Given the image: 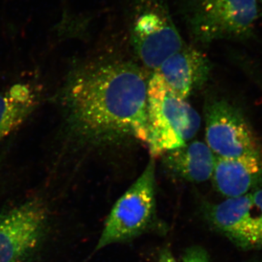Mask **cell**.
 <instances>
[{"mask_svg": "<svg viewBox=\"0 0 262 262\" xmlns=\"http://www.w3.org/2000/svg\"><path fill=\"white\" fill-rule=\"evenodd\" d=\"M183 262H211L206 250L201 246H193L184 251Z\"/></svg>", "mask_w": 262, "mask_h": 262, "instance_id": "cell-13", "label": "cell"}, {"mask_svg": "<svg viewBox=\"0 0 262 262\" xmlns=\"http://www.w3.org/2000/svg\"><path fill=\"white\" fill-rule=\"evenodd\" d=\"M180 8L189 35L203 45L251 39L260 13L258 0H181Z\"/></svg>", "mask_w": 262, "mask_h": 262, "instance_id": "cell-2", "label": "cell"}, {"mask_svg": "<svg viewBox=\"0 0 262 262\" xmlns=\"http://www.w3.org/2000/svg\"><path fill=\"white\" fill-rule=\"evenodd\" d=\"M52 212L41 194L0 211V262H34L51 232Z\"/></svg>", "mask_w": 262, "mask_h": 262, "instance_id": "cell-5", "label": "cell"}, {"mask_svg": "<svg viewBox=\"0 0 262 262\" xmlns=\"http://www.w3.org/2000/svg\"><path fill=\"white\" fill-rule=\"evenodd\" d=\"M147 84L140 66L117 55L76 66L56 96L63 140L74 149L147 146Z\"/></svg>", "mask_w": 262, "mask_h": 262, "instance_id": "cell-1", "label": "cell"}, {"mask_svg": "<svg viewBox=\"0 0 262 262\" xmlns=\"http://www.w3.org/2000/svg\"><path fill=\"white\" fill-rule=\"evenodd\" d=\"M167 170L177 178L192 183L204 182L213 175L216 156L206 143L191 141L162 155Z\"/></svg>", "mask_w": 262, "mask_h": 262, "instance_id": "cell-12", "label": "cell"}, {"mask_svg": "<svg viewBox=\"0 0 262 262\" xmlns=\"http://www.w3.org/2000/svg\"><path fill=\"white\" fill-rule=\"evenodd\" d=\"M155 158L112 208L94 251L110 245L127 242L142 234L165 227L156 208Z\"/></svg>", "mask_w": 262, "mask_h": 262, "instance_id": "cell-4", "label": "cell"}, {"mask_svg": "<svg viewBox=\"0 0 262 262\" xmlns=\"http://www.w3.org/2000/svg\"><path fill=\"white\" fill-rule=\"evenodd\" d=\"M211 69V62L206 54L186 43L153 72L174 94L187 100L204 85Z\"/></svg>", "mask_w": 262, "mask_h": 262, "instance_id": "cell-9", "label": "cell"}, {"mask_svg": "<svg viewBox=\"0 0 262 262\" xmlns=\"http://www.w3.org/2000/svg\"><path fill=\"white\" fill-rule=\"evenodd\" d=\"M213 186L226 198H235L262 188V163L252 158L216 157Z\"/></svg>", "mask_w": 262, "mask_h": 262, "instance_id": "cell-10", "label": "cell"}, {"mask_svg": "<svg viewBox=\"0 0 262 262\" xmlns=\"http://www.w3.org/2000/svg\"><path fill=\"white\" fill-rule=\"evenodd\" d=\"M42 99V88L35 82H16L0 91V144L32 116Z\"/></svg>", "mask_w": 262, "mask_h": 262, "instance_id": "cell-11", "label": "cell"}, {"mask_svg": "<svg viewBox=\"0 0 262 262\" xmlns=\"http://www.w3.org/2000/svg\"><path fill=\"white\" fill-rule=\"evenodd\" d=\"M248 73H249V75L251 76L252 80L256 82L258 87L262 91V77L261 74H260L256 69L252 68V67H251V68L249 67V68H248Z\"/></svg>", "mask_w": 262, "mask_h": 262, "instance_id": "cell-15", "label": "cell"}, {"mask_svg": "<svg viewBox=\"0 0 262 262\" xmlns=\"http://www.w3.org/2000/svg\"><path fill=\"white\" fill-rule=\"evenodd\" d=\"M127 12L131 47L149 70H156L186 44L166 0H128Z\"/></svg>", "mask_w": 262, "mask_h": 262, "instance_id": "cell-6", "label": "cell"}, {"mask_svg": "<svg viewBox=\"0 0 262 262\" xmlns=\"http://www.w3.org/2000/svg\"><path fill=\"white\" fill-rule=\"evenodd\" d=\"M260 12H261L262 15V0H261V11Z\"/></svg>", "mask_w": 262, "mask_h": 262, "instance_id": "cell-16", "label": "cell"}, {"mask_svg": "<svg viewBox=\"0 0 262 262\" xmlns=\"http://www.w3.org/2000/svg\"><path fill=\"white\" fill-rule=\"evenodd\" d=\"M158 262H177L173 253L168 248H165L160 251Z\"/></svg>", "mask_w": 262, "mask_h": 262, "instance_id": "cell-14", "label": "cell"}, {"mask_svg": "<svg viewBox=\"0 0 262 262\" xmlns=\"http://www.w3.org/2000/svg\"><path fill=\"white\" fill-rule=\"evenodd\" d=\"M147 146L152 158L187 144L195 137L201 125L196 110L174 94L154 72L147 84Z\"/></svg>", "mask_w": 262, "mask_h": 262, "instance_id": "cell-3", "label": "cell"}, {"mask_svg": "<svg viewBox=\"0 0 262 262\" xmlns=\"http://www.w3.org/2000/svg\"><path fill=\"white\" fill-rule=\"evenodd\" d=\"M206 143L218 158H252L262 163V142L244 110L224 98L205 106Z\"/></svg>", "mask_w": 262, "mask_h": 262, "instance_id": "cell-7", "label": "cell"}, {"mask_svg": "<svg viewBox=\"0 0 262 262\" xmlns=\"http://www.w3.org/2000/svg\"><path fill=\"white\" fill-rule=\"evenodd\" d=\"M202 211L212 228L237 247L262 248V188L220 203H203Z\"/></svg>", "mask_w": 262, "mask_h": 262, "instance_id": "cell-8", "label": "cell"}]
</instances>
